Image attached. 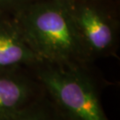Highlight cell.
<instances>
[{"instance_id": "1", "label": "cell", "mask_w": 120, "mask_h": 120, "mask_svg": "<svg viewBox=\"0 0 120 120\" xmlns=\"http://www.w3.org/2000/svg\"><path fill=\"white\" fill-rule=\"evenodd\" d=\"M12 17L42 62L85 66L91 59L65 4L34 0Z\"/></svg>"}, {"instance_id": "2", "label": "cell", "mask_w": 120, "mask_h": 120, "mask_svg": "<svg viewBox=\"0 0 120 120\" xmlns=\"http://www.w3.org/2000/svg\"><path fill=\"white\" fill-rule=\"evenodd\" d=\"M37 77L67 120H109L85 66L40 62Z\"/></svg>"}, {"instance_id": "3", "label": "cell", "mask_w": 120, "mask_h": 120, "mask_svg": "<svg viewBox=\"0 0 120 120\" xmlns=\"http://www.w3.org/2000/svg\"><path fill=\"white\" fill-rule=\"evenodd\" d=\"M68 8L90 58L111 51L116 40V21L102 0H86Z\"/></svg>"}, {"instance_id": "4", "label": "cell", "mask_w": 120, "mask_h": 120, "mask_svg": "<svg viewBox=\"0 0 120 120\" xmlns=\"http://www.w3.org/2000/svg\"><path fill=\"white\" fill-rule=\"evenodd\" d=\"M40 62L12 15H0V70L36 66Z\"/></svg>"}, {"instance_id": "5", "label": "cell", "mask_w": 120, "mask_h": 120, "mask_svg": "<svg viewBox=\"0 0 120 120\" xmlns=\"http://www.w3.org/2000/svg\"><path fill=\"white\" fill-rule=\"evenodd\" d=\"M15 70H0V120L12 117L37 97L34 83Z\"/></svg>"}, {"instance_id": "6", "label": "cell", "mask_w": 120, "mask_h": 120, "mask_svg": "<svg viewBox=\"0 0 120 120\" xmlns=\"http://www.w3.org/2000/svg\"><path fill=\"white\" fill-rule=\"evenodd\" d=\"M7 120H67L54 102L37 96L28 105Z\"/></svg>"}, {"instance_id": "7", "label": "cell", "mask_w": 120, "mask_h": 120, "mask_svg": "<svg viewBox=\"0 0 120 120\" xmlns=\"http://www.w3.org/2000/svg\"><path fill=\"white\" fill-rule=\"evenodd\" d=\"M34 0H0V15H12L23 5Z\"/></svg>"}, {"instance_id": "8", "label": "cell", "mask_w": 120, "mask_h": 120, "mask_svg": "<svg viewBox=\"0 0 120 120\" xmlns=\"http://www.w3.org/2000/svg\"><path fill=\"white\" fill-rule=\"evenodd\" d=\"M55 1H58L61 4H65L66 6H69L71 4H74L76 3H79V2H83V1H86V0H55Z\"/></svg>"}]
</instances>
